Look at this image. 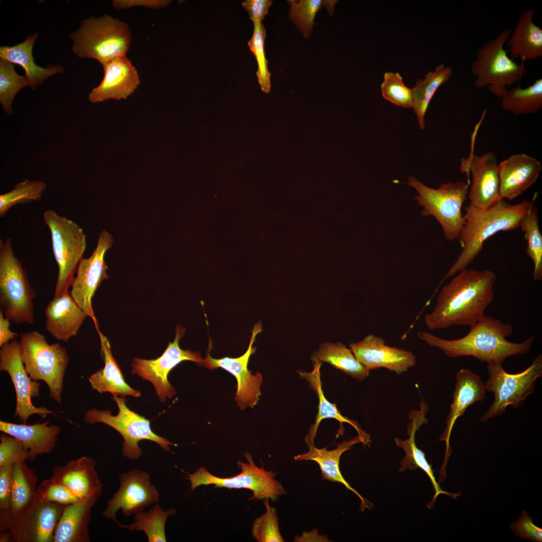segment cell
<instances>
[{"mask_svg":"<svg viewBox=\"0 0 542 542\" xmlns=\"http://www.w3.org/2000/svg\"><path fill=\"white\" fill-rule=\"evenodd\" d=\"M496 279L487 269L459 272L442 288L433 311L425 316L426 327L434 330L476 324L493 301Z\"/></svg>","mask_w":542,"mask_h":542,"instance_id":"cell-1","label":"cell"},{"mask_svg":"<svg viewBox=\"0 0 542 542\" xmlns=\"http://www.w3.org/2000/svg\"><path fill=\"white\" fill-rule=\"evenodd\" d=\"M512 333L511 324L484 315L470 327L467 335L459 339H445L425 331L418 332V336L450 358L472 356L487 364H502L510 356L527 353L535 339L534 336H530L520 343L512 342L506 338Z\"/></svg>","mask_w":542,"mask_h":542,"instance_id":"cell-2","label":"cell"},{"mask_svg":"<svg viewBox=\"0 0 542 542\" xmlns=\"http://www.w3.org/2000/svg\"><path fill=\"white\" fill-rule=\"evenodd\" d=\"M536 194L531 200L511 204L501 199L494 205L478 210L469 205L465 207L464 223L458 237L462 250L445 275L443 282L466 268L479 254L484 243L500 231H509L519 227L521 220L534 205Z\"/></svg>","mask_w":542,"mask_h":542,"instance_id":"cell-3","label":"cell"},{"mask_svg":"<svg viewBox=\"0 0 542 542\" xmlns=\"http://www.w3.org/2000/svg\"><path fill=\"white\" fill-rule=\"evenodd\" d=\"M510 31L502 30L479 47L470 68L475 87H486L500 98L507 92L508 86L519 83L526 75L524 63H518L512 59L504 49Z\"/></svg>","mask_w":542,"mask_h":542,"instance_id":"cell-4","label":"cell"},{"mask_svg":"<svg viewBox=\"0 0 542 542\" xmlns=\"http://www.w3.org/2000/svg\"><path fill=\"white\" fill-rule=\"evenodd\" d=\"M70 37L75 54L96 59L101 65L125 56L131 42L127 24L108 15L84 20Z\"/></svg>","mask_w":542,"mask_h":542,"instance_id":"cell-5","label":"cell"},{"mask_svg":"<svg viewBox=\"0 0 542 542\" xmlns=\"http://www.w3.org/2000/svg\"><path fill=\"white\" fill-rule=\"evenodd\" d=\"M35 291L27 269L15 255L11 237L0 240V305L6 317L18 324H32Z\"/></svg>","mask_w":542,"mask_h":542,"instance_id":"cell-6","label":"cell"},{"mask_svg":"<svg viewBox=\"0 0 542 542\" xmlns=\"http://www.w3.org/2000/svg\"><path fill=\"white\" fill-rule=\"evenodd\" d=\"M22 360L27 372L34 380L48 385L50 396L60 404L65 373L70 361L66 349L59 343L49 344L37 331L21 333Z\"/></svg>","mask_w":542,"mask_h":542,"instance_id":"cell-7","label":"cell"},{"mask_svg":"<svg viewBox=\"0 0 542 542\" xmlns=\"http://www.w3.org/2000/svg\"><path fill=\"white\" fill-rule=\"evenodd\" d=\"M408 179L407 184L418 193L415 199L423 208L422 215L435 217L448 240L458 238L464 223L462 208L468 197L470 184L458 181L442 184L434 189L413 176Z\"/></svg>","mask_w":542,"mask_h":542,"instance_id":"cell-8","label":"cell"},{"mask_svg":"<svg viewBox=\"0 0 542 542\" xmlns=\"http://www.w3.org/2000/svg\"><path fill=\"white\" fill-rule=\"evenodd\" d=\"M43 218L50 231L53 252L58 268L54 296H59L69 293L86 248V235L78 224L52 209L44 211Z\"/></svg>","mask_w":542,"mask_h":542,"instance_id":"cell-9","label":"cell"},{"mask_svg":"<svg viewBox=\"0 0 542 542\" xmlns=\"http://www.w3.org/2000/svg\"><path fill=\"white\" fill-rule=\"evenodd\" d=\"M489 377L485 390L494 394V400L480 421L484 422L500 416L507 406L520 407L526 397L535 390L537 379L542 376V355L534 358L531 365L523 371L507 373L502 364L493 362L487 364Z\"/></svg>","mask_w":542,"mask_h":542,"instance_id":"cell-10","label":"cell"},{"mask_svg":"<svg viewBox=\"0 0 542 542\" xmlns=\"http://www.w3.org/2000/svg\"><path fill=\"white\" fill-rule=\"evenodd\" d=\"M111 398L118 408L116 415L113 416L109 410L92 409L87 411L84 420L87 424H106L118 432L123 440L121 452L124 457L132 461L139 459L143 451L139 443L142 440L154 442L167 452L171 451V446L176 445L155 433L151 429L150 421L130 410L126 405L124 397L113 395Z\"/></svg>","mask_w":542,"mask_h":542,"instance_id":"cell-11","label":"cell"},{"mask_svg":"<svg viewBox=\"0 0 542 542\" xmlns=\"http://www.w3.org/2000/svg\"><path fill=\"white\" fill-rule=\"evenodd\" d=\"M245 463L238 461L241 472L229 478H220L211 474L204 467H200L193 473L188 474L191 490L199 486L213 484L215 487L231 489H248L253 495L250 500L270 499L275 500L279 496L285 495L286 490L275 479L277 473L265 470L263 467L257 466L252 456L245 453Z\"/></svg>","mask_w":542,"mask_h":542,"instance_id":"cell-12","label":"cell"},{"mask_svg":"<svg viewBox=\"0 0 542 542\" xmlns=\"http://www.w3.org/2000/svg\"><path fill=\"white\" fill-rule=\"evenodd\" d=\"M185 331L183 327L176 326L173 342H169L161 356L150 360L135 357L131 363V374L151 382L161 402H165L167 398H172L176 393L175 388L168 380L169 373L175 366L185 360L193 361L199 365H204V359L198 352L180 348L179 341Z\"/></svg>","mask_w":542,"mask_h":542,"instance_id":"cell-13","label":"cell"},{"mask_svg":"<svg viewBox=\"0 0 542 542\" xmlns=\"http://www.w3.org/2000/svg\"><path fill=\"white\" fill-rule=\"evenodd\" d=\"M113 242L112 235L103 230L91 256L80 261L69 292L78 306L92 319L97 330L99 326L92 308V298L101 283L109 278L104 258Z\"/></svg>","mask_w":542,"mask_h":542,"instance_id":"cell-14","label":"cell"},{"mask_svg":"<svg viewBox=\"0 0 542 542\" xmlns=\"http://www.w3.org/2000/svg\"><path fill=\"white\" fill-rule=\"evenodd\" d=\"M119 482V488L107 501L102 512L103 516L117 524L119 522L116 514L119 510L124 516L128 517L144 511L146 508L159 501V491L145 471L132 469L122 473Z\"/></svg>","mask_w":542,"mask_h":542,"instance_id":"cell-15","label":"cell"},{"mask_svg":"<svg viewBox=\"0 0 542 542\" xmlns=\"http://www.w3.org/2000/svg\"><path fill=\"white\" fill-rule=\"evenodd\" d=\"M65 505L42 501L36 497L12 522L1 542H53L55 531Z\"/></svg>","mask_w":542,"mask_h":542,"instance_id":"cell-16","label":"cell"},{"mask_svg":"<svg viewBox=\"0 0 542 542\" xmlns=\"http://www.w3.org/2000/svg\"><path fill=\"white\" fill-rule=\"evenodd\" d=\"M0 370L7 372L11 377L17 398L15 415L23 424H26L32 415L43 416L52 413L46 408H38L32 403V398L40 395V384L32 379L26 371L20 342L13 339L1 347Z\"/></svg>","mask_w":542,"mask_h":542,"instance_id":"cell-17","label":"cell"},{"mask_svg":"<svg viewBox=\"0 0 542 542\" xmlns=\"http://www.w3.org/2000/svg\"><path fill=\"white\" fill-rule=\"evenodd\" d=\"M262 330L260 322L256 324L251 330L249 344L246 351L236 358L224 357L220 359L212 358L210 354V345L205 359L204 365L209 369L222 368L234 375L237 380L235 400L241 410L248 406L253 408L258 402L261 395L260 386L262 376L259 372L254 374L248 369L250 356L254 353L256 348L253 347L256 336Z\"/></svg>","mask_w":542,"mask_h":542,"instance_id":"cell-18","label":"cell"},{"mask_svg":"<svg viewBox=\"0 0 542 542\" xmlns=\"http://www.w3.org/2000/svg\"><path fill=\"white\" fill-rule=\"evenodd\" d=\"M461 162V171L466 173L471 186L468 194L469 206L478 209H486L502 198L499 192L498 163L495 154L489 151L480 156L473 154Z\"/></svg>","mask_w":542,"mask_h":542,"instance_id":"cell-19","label":"cell"},{"mask_svg":"<svg viewBox=\"0 0 542 542\" xmlns=\"http://www.w3.org/2000/svg\"><path fill=\"white\" fill-rule=\"evenodd\" d=\"M358 361L369 371L379 368H386L401 374L415 366L416 357L410 351L385 343L378 336L368 334L361 340L349 344Z\"/></svg>","mask_w":542,"mask_h":542,"instance_id":"cell-20","label":"cell"},{"mask_svg":"<svg viewBox=\"0 0 542 542\" xmlns=\"http://www.w3.org/2000/svg\"><path fill=\"white\" fill-rule=\"evenodd\" d=\"M485 391V384L478 375L468 369H461L457 372L453 400L446 419V427L439 439L440 441L446 443L445 456L440 473V480L444 481L446 477V466L452 451L450 438L456 421L463 415L469 406L484 400Z\"/></svg>","mask_w":542,"mask_h":542,"instance_id":"cell-21","label":"cell"},{"mask_svg":"<svg viewBox=\"0 0 542 542\" xmlns=\"http://www.w3.org/2000/svg\"><path fill=\"white\" fill-rule=\"evenodd\" d=\"M103 79L89 93L88 99L96 103L109 99H126L140 85L137 70L125 56L115 58L102 65Z\"/></svg>","mask_w":542,"mask_h":542,"instance_id":"cell-22","label":"cell"},{"mask_svg":"<svg viewBox=\"0 0 542 542\" xmlns=\"http://www.w3.org/2000/svg\"><path fill=\"white\" fill-rule=\"evenodd\" d=\"M541 162L524 153L513 154L498 164L499 192L502 199L512 200L537 181Z\"/></svg>","mask_w":542,"mask_h":542,"instance_id":"cell-23","label":"cell"},{"mask_svg":"<svg viewBox=\"0 0 542 542\" xmlns=\"http://www.w3.org/2000/svg\"><path fill=\"white\" fill-rule=\"evenodd\" d=\"M96 465L92 458L82 456L64 465L54 466L51 478L63 485L80 500L98 499L102 495L103 484Z\"/></svg>","mask_w":542,"mask_h":542,"instance_id":"cell-24","label":"cell"},{"mask_svg":"<svg viewBox=\"0 0 542 542\" xmlns=\"http://www.w3.org/2000/svg\"><path fill=\"white\" fill-rule=\"evenodd\" d=\"M45 317L49 334L57 340L67 342L77 335L88 316L69 293L54 297L46 308Z\"/></svg>","mask_w":542,"mask_h":542,"instance_id":"cell-25","label":"cell"},{"mask_svg":"<svg viewBox=\"0 0 542 542\" xmlns=\"http://www.w3.org/2000/svg\"><path fill=\"white\" fill-rule=\"evenodd\" d=\"M313 369L311 371H298L300 377L307 381L309 387L316 392L318 398V413L314 424L311 426L305 438L307 446L314 444V439L321 421L326 419H334L340 424L341 434L343 432V424H348L355 429L357 436L362 440V443L364 446H369L371 443L369 435L361 429L356 421L343 416L337 409L336 403L330 402L325 396L321 379L320 368L322 363L318 361H313Z\"/></svg>","mask_w":542,"mask_h":542,"instance_id":"cell-26","label":"cell"},{"mask_svg":"<svg viewBox=\"0 0 542 542\" xmlns=\"http://www.w3.org/2000/svg\"><path fill=\"white\" fill-rule=\"evenodd\" d=\"M49 421L29 425L0 421V430L21 441L29 460H34L38 455L51 453L56 445L61 429L57 425H48Z\"/></svg>","mask_w":542,"mask_h":542,"instance_id":"cell-27","label":"cell"},{"mask_svg":"<svg viewBox=\"0 0 542 542\" xmlns=\"http://www.w3.org/2000/svg\"><path fill=\"white\" fill-rule=\"evenodd\" d=\"M535 10L528 9L521 13L506 42L510 57L521 62L542 56V29L533 21Z\"/></svg>","mask_w":542,"mask_h":542,"instance_id":"cell-28","label":"cell"},{"mask_svg":"<svg viewBox=\"0 0 542 542\" xmlns=\"http://www.w3.org/2000/svg\"><path fill=\"white\" fill-rule=\"evenodd\" d=\"M362 443L361 438L357 436L348 441H343L337 445V447L332 450L326 448L318 449L314 445L308 446L309 451L304 454L294 457L296 461H313L317 463L321 471L322 479L331 482H336L343 484L345 487L354 492L360 499V509L363 511L365 508L371 509L373 504L361 496L343 477L340 470V459L343 453L352 448L356 444Z\"/></svg>","mask_w":542,"mask_h":542,"instance_id":"cell-29","label":"cell"},{"mask_svg":"<svg viewBox=\"0 0 542 542\" xmlns=\"http://www.w3.org/2000/svg\"><path fill=\"white\" fill-rule=\"evenodd\" d=\"M100 340L101 355L104 365L88 378L91 387L100 393L108 392L112 395L140 397L141 392L132 388L125 381L120 367L112 354L108 338L97 330Z\"/></svg>","mask_w":542,"mask_h":542,"instance_id":"cell-30","label":"cell"},{"mask_svg":"<svg viewBox=\"0 0 542 542\" xmlns=\"http://www.w3.org/2000/svg\"><path fill=\"white\" fill-rule=\"evenodd\" d=\"M38 35L37 32L28 35L24 41L19 44L0 47V58L21 66L25 71L28 86L33 90L47 78L64 71L63 67L59 65H50L44 68L35 63L32 50Z\"/></svg>","mask_w":542,"mask_h":542,"instance_id":"cell-31","label":"cell"},{"mask_svg":"<svg viewBox=\"0 0 542 542\" xmlns=\"http://www.w3.org/2000/svg\"><path fill=\"white\" fill-rule=\"evenodd\" d=\"M98 499L65 505L57 523L53 542H89L91 509Z\"/></svg>","mask_w":542,"mask_h":542,"instance_id":"cell-32","label":"cell"},{"mask_svg":"<svg viewBox=\"0 0 542 542\" xmlns=\"http://www.w3.org/2000/svg\"><path fill=\"white\" fill-rule=\"evenodd\" d=\"M38 479L35 471L29 467L26 462L16 463L12 465L11 523L17 519L36 498Z\"/></svg>","mask_w":542,"mask_h":542,"instance_id":"cell-33","label":"cell"},{"mask_svg":"<svg viewBox=\"0 0 542 542\" xmlns=\"http://www.w3.org/2000/svg\"><path fill=\"white\" fill-rule=\"evenodd\" d=\"M312 361L326 362L345 374L358 380L368 377L370 371L358 360L349 348L341 342H324L311 356Z\"/></svg>","mask_w":542,"mask_h":542,"instance_id":"cell-34","label":"cell"},{"mask_svg":"<svg viewBox=\"0 0 542 542\" xmlns=\"http://www.w3.org/2000/svg\"><path fill=\"white\" fill-rule=\"evenodd\" d=\"M453 74L452 69L440 64L427 73L423 79H418L412 89V105L421 129L425 128V116L429 105L438 88L449 80Z\"/></svg>","mask_w":542,"mask_h":542,"instance_id":"cell-35","label":"cell"},{"mask_svg":"<svg viewBox=\"0 0 542 542\" xmlns=\"http://www.w3.org/2000/svg\"><path fill=\"white\" fill-rule=\"evenodd\" d=\"M417 430L414 427L408 428V434L409 436L408 439L403 440L398 438H394L396 445L402 448L405 453V457L400 462V468L399 471H403L406 469L415 470L420 468L427 474L435 491V494L432 501L427 505L429 509H431L434 506L436 499L440 494H444L454 499H456L461 493H451L441 488L439 483L436 480L432 465L428 462L424 452L419 449L416 444L415 434Z\"/></svg>","mask_w":542,"mask_h":542,"instance_id":"cell-36","label":"cell"},{"mask_svg":"<svg viewBox=\"0 0 542 542\" xmlns=\"http://www.w3.org/2000/svg\"><path fill=\"white\" fill-rule=\"evenodd\" d=\"M505 110L519 115L535 113L542 108V79L539 78L525 88L519 86L508 89L501 98Z\"/></svg>","mask_w":542,"mask_h":542,"instance_id":"cell-37","label":"cell"},{"mask_svg":"<svg viewBox=\"0 0 542 542\" xmlns=\"http://www.w3.org/2000/svg\"><path fill=\"white\" fill-rule=\"evenodd\" d=\"M176 510L170 508L164 510L157 503L147 512L142 511L134 515V521L128 524L118 523V526L128 530L143 531L149 542H166L165 525L168 518L175 514Z\"/></svg>","mask_w":542,"mask_h":542,"instance_id":"cell-38","label":"cell"},{"mask_svg":"<svg viewBox=\"0 0 542 542\" xmlns=\"http://www.w3.org/2000/svg\"><path fill=\"white\" fill-rule=\"evenodd\" d=\"M290 6L289 18L302 33L304 38H308L314 26V20L319 10L326 7L328 13L332 14L337 1L289 0Z\"/></svg>","mask_w":542,"mask_h":542,"instance_id":"cell-39","label":"cell"},{"mask_svg":"<svg viewBox=\"0 0 542 542\" xmlns=\"http://www.w3.org/2000/svg\"><path fill=\"white\" fill-rule=\"evenodd\" d=\"M524 232L527 240L526 254L532 260V276L536 281L542 280V235L538 226L537 207L534 205L524 216L519 227Z\"/></svg>","mask_w":542,"mask_h":542,"instance_id":"cell-40","label":"cell"},{"mask_svg":"<svg viewBox=\"0 0 542 542\" xmlns=\"http://www.w3.org/2000/svg\"><path fill=\"white\" fill-rule=\"evenodd\" d=\"M47 188L46 182L25 179L11 191L0 195V217H3L13 207L41 200Z\"/></svg>","mask_w":542,"mask_h":542,"instance_id":"cell-41","label":"cell"},{"mask_svg":"<svg viewBox=\"0 0 542 542\" xmlns=\"http://www.w3.org/2000/svg\"><path fill=\"white\" fill-rule=\"evenodd\" d=\"M28 83L25 76L17 73L13 64L0 59V102L4 110L9 115L13 114L12 104L19 91Z\"/></svg>","mask_w":542,"mask_h":542,"instance_id":"cell-42","label":"cell"},{"mask_svg":"<svg viewBox=\"0 0 542 542\" xmlns=\"http://www.w3.org/2000/svg\"><path fill=\"white\" fill-rule=\"evenodd\" d=\"M253 34L248 41L247 44L256 59L257 66L256 74L258 82L262 91L268 93L270 88V73L268 69V61L264 50L266 31L261 23H253Z\"/></svg>","mask_w":542,"mask_h":542,"instance_id":"cell-43","label":"cell"},{"mask_svg":"<svg viewBox=\"0 0 542 542\" xmlns=\"http://www.w3.org/2000/svg\"><path fill=\"white\" fill-rule=\"evenodd\" d=\"M265 512L253 521L252 536L258 542L284 541L279 529L277 510L269 504V499L263 501Z\"/></svg>","mask_w":542,"mask_h":542,"instance_id":"cell-44","label":"cell"},{"mask_svg":"<svg viewBox=\"0 0 542 542\" xmlns=\"http://www.w3.org/2000/svg\"><path fill=\"white\" fill-rule=\"evenodd\" d=\"M380 88L385 99L401 107H412V89L404 84L399 73H384Z\"/></svg>","mask_w":542,"mask_h":542,"instance_id":"cell-45","label":"cell"},{"mask_svg":"<svg viewBox=\"0 0 542 542\" xmlns=\"http://www.w3.org/2000/svg\"><path fill=\"white\" fill-rule=\"evenodd\" d=\"M36 498L42 501L52 502L67 505L80 500L61 483L52 479H46L37 486Z\"/></svg>","mask_w":542,"mask_h":542,"instance_id":"cell-46","label":"cell"},{"mask_svg":"<svg viewBox=\"0 0 542 542\" xmlns=\"http://www.w3.org/2000/svg\"><path fill=\"white\" fill-rule=\"evenodd\" d=\"M12 466H0V534L8 532L11 522L10 498Z\"/></svg>","mask_w":542,"mask_h":542,"instance_id":"cell-47","label":"cell"},{"mask_svg":"<svg viewBox=\"0 0 542 542\" xmlns=\"http://www.w3.org/2000/svg\"><path fill=\"white\" fill-rule=\"evenodd\" d=\"M0 440V466L29 460L28 451L18 439L4 433Z\"/></svg>","mask_w":542,"mask_h":542,"instance_id":"cell-48","label":"cell"},{"mask_svg":"<svg viewBox=\"0 0 542 542\" xmlns=\"http://www.w3.org/2000/svg\"><path fill=\"white\" fill-rule=\"evenodd\" d=\"M510 527L518 537L536 542L542 541V528L533 523L526 510L522 511L518 519L511 523Z\"/></svg>","mask_w":542,"mask_h":542,"instance_id":"cell-49","label":"cell"},{"mask_svg":"<svg viewBox=\"0 0 542 542\" xmlns=\"http://www.w3.org/2000/svg\"><path fill=\"white\" fill-rule=\"evenodd\" d=\"M273 4L271 0H246L241 5L248 12L253 23H261L268 14V9Z\"/></svg>","mask_w":542,"mask_h":542,"instance_id":"cell-50","label":"cell"},{"mask_svg":"<svg viewBox=\"0 0 542 542\" xmlns=\"http://www.w3.org/2000/svg\"><path fill=\"white\" fill-rule=\"evenodd\" d=\"M171 2L169 0H114L111 4L117 10H125L133 7L158 9L168 6Z\"/></svg>","mask_w":542,"mask_h":542,"instance_id":"cell-51","label":"cell"},{"mask_svg":"<svg viewBox=\"0 0 542 542\" xmlns=\"http://www.w3.org/2000/svg\"><path fill=\"white\" fill-rule=\"evenodd\" d=\"M10 320L6 317L3 310H0V347L17 338L19 334L10 329Z\"/></svg>","mask_w":542,"mask_h":542,"instance_id":"cell-52","label":"cell"}]
</instances>
